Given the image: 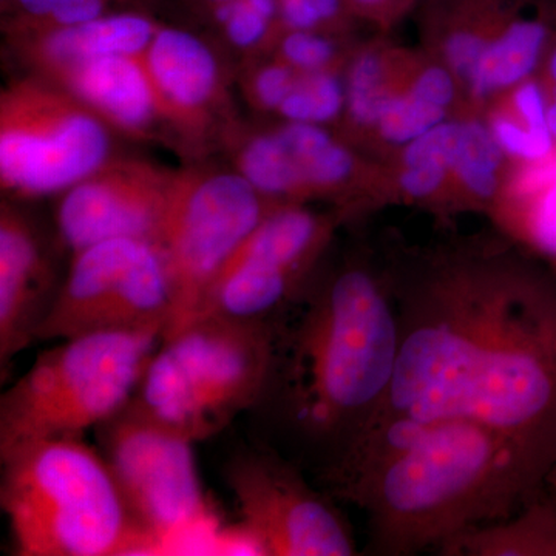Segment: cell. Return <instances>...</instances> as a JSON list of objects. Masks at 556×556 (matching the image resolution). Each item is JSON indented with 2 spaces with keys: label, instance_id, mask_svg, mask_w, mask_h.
<instances>
[{
  "label": "cell",
  "instance_id": "8992f818",
  "mask_svg": "<svg viewBox=\"0 0 556 556\" xmlns=\"http://www.w3.org/2000/svg\"><path fill=\"white\" fill-rule=\"evenodd\" d=\"M163 329L58 340L0 396V460L54 439L94 430L127 404Z\"/></svg>",
  "mask_w": 556,
  "mask_h": 556
},
{
  "label": "cell",
  "instance_id": "603a6c76",
  "mask_svg": "<svg viewBox=\"0 0 556 556\" xmlns=\"http://www.w3.org/2000/svg\"><path fill=\"white\" fill-rule=\"evenodd\" d=\"M345 105V76L340 68L299 72L294 86L277 113L287 123L325 126L343 118Z\"/></svg>",
  "mask_w": 556,
  "mask_h": 556
},
{
  "label": "cell",
  "instance_id": "44dd1931",
  "mask_svg": "<svg viewBox=\"0 0 556 556\" xmlns=\"http://www.w3.org/2000/svg\"><path fill=\"white\" fill-rule=\"evenodd\" d=\"M450 556H556V485L517 514L468 530L439 548Z\"/></svg>",
  "mask_w": 556,
  "mask_h": 556
},
{
  "label": "cell",
  "instance_id": "9a60e30c",
  "mask_svg": "<svg viewBox=\"0 0 556 556\" xmlns=\"http://www.w3.org/2000/svg\"><path fill=\"white\" fill-rule=\"evenodd\" d=\"M54 78L98 116L129 134H146L163 115L142 54L79 62Z\"/></svg>",
  "mask_w": 556,
  "mask_h": 556
},
{
  "label": "cell",
  "instance_id": "484cf974",
  "mask_svg": "<svg viewBox=\"0 0 556 556\" xmlns=\"http://www.w3.org/2000/svg\"><path fill=\"white\" fill-rule=\"evenodd\" d=\"M285 30H309L342 35L356 20L346 0H283L280 3Z\"/></svg>",
  "mask_w": 556,
  "mask_h": 556
},
{
  "label": "cell",
  "instance_id": "3957f363",
  "mask_svg": "<svg viewBox=\"0 0 556 556\" xmlns=\"http://www.w3.org/2000/svg\"><path fill=\"white\" fill-rule=\"evenodd\" d=\"M289 328L278 329L262 404L321 460L338 467L371 426L390 391L399 356V317L388 274L346 262L308 287Z\"/></svg>",
  "mask_w": 556,
  "mask_h": 556
},
{
  "label": "cell",
  "instance_id": "1f68e13d",
  "mask_svg": "<svg viewBox=\"0 0 556 556\" xmlns=\"http://www.w3.org/2000/svg\"><path fill=\"white\" fill-rule=\"evenodd\" d=\"M2 2V11L3 13H9L11 5H13L14 0H0Z\"/></svg>",
  "mask_w": 556,
  "mask_h": 556
},
{
  "label": "cell",
  "instance_id": "5bb4252c",
  "mask_svg": "<svg viewBox=\"0 0 556 556\" xmlns=\"http://www.w3.org/2000/svg\"><path fill=\"white\" fill-rule=\"evenodd\" d=\"M62 281L38 229L17 208L0 211V376L38 342Z\"/></svg>",
  "mask_w": 556,
  "mask_h": 556
},
{
  "label": "cell",
  "instance_id": "7402d4cb",
  "mask_svg": "<svg viewBox=\"0 0 556 556\" xmlns=\"http://www.w3.org/2000/svg\"><path fill=\"white\" fill-rule=\"evenodd\" d=\"M546 109V91L536 75L496 94L475 112L485 121L510 164H515L543 159L556 149Z\"/></svg>",
  "mask_w": 556,
  "mask_h": 556
},
{
  "label": "cell",
  "instance_id": "8fae6325",
  "mask_svg": "<svg viewBox=\"0 0 556 556\" xmlns=\"http://www.w3.org/2000/svg\"><path fill=\"white\" fill-rule=\"evenodd\" d=\"M255 555L350 556L357 548L338 507L268 447L233 453L223 470Z\"/></svg>",
  "mask_w": 556,
  "mask_h": 556
},
{
  "label": "cell",
  "instance_id": "836d02e7",
  "mask_svg": "<svg viewBox=\"0 0 556 556\" xmlns=\"http://www.w3.org/2000/svg\"><path fill=\"white\" fill-rule=\"evenodd\" d=\"M555 7H556V3H555Z\"/></svg>",
  "mask_w": 556,
  "mask_h": 556
},
{
  "label": "cell",
  "instance_id": "52a82bcc",
  "mask_svg": "<svg viewBox=\"0 0 556 556\" xmlns=\"http://www.w3.org/2000/svg\"><path fill=\"white\" fill-rule=\"evenodd\" d=\"M277 204L240 172L177 174L153 241L166 265L174 299L164 336L199 314L219 270Z\"/></svg>",
  "mask_w": 556,
  "mask_h": 556
},
{
  "label": "cell",
  "instance_id": "ba28073f",
  "mask_svg": "<svg viewBox=\"0 0 556 556\" xmlns=\"http://www.w3.org/2000/svg\"><path fill=\"white\" fill-rule=\"evenodd\" d=\"M100 116L75 94L20 80L0 98V179L17 195H47L78 185L108 163Z\"/></svg>",
  "mask_w": 556,
  "mask_h": 556
},
{
  "label": "cell",
  "instance_id": "4316f807",
  "mask_svg": "<svg viewBox=\"0 0 556 556\" xmlns=\"http://www.w3.org/2000/svg\"><path fill=\"white\" fill-rule=\"evenodd\" d=\"M299 72L281 60H274L255 70L251 79L252 100L258 108L277 112L287 100Z\"/></svg>",
  "mask_w": 556,
  "mask_h": 556
},
{
  "label": "cell",
  "instance_id": "d6a6232c",
  "mask_svg": "<svg viewBox=\"0 0 556 556\" xmlns=\"http://www.w3.org/2000/svg\"><path fill=\"white\" fill-rule=\"evenodd\" d=\"M281 2H283V0H278V3H281Z\"/></svg>",
  "mask_w": 556,
  "mask_h": 556
},
{
  "label": "cell",
  "instance_id": "4fadbf2b",
  "mask_svg": "<svg viewBox=\"0 0 556 556\" xmlns=\"http://www.w3.org/2000/svg\"><path fill=\"white\" fill-rule=\"evenodd\" d=\"M177 174L146 163H105L67 189L58 228L75 252L112 239L155 241Z\"/></svg>",
  "mask_w": 556,
  "mask_h": 556
},
{
  "label": "cell",
  "instance_id": "ffe728a7",
  "mask_svg": "<svg viewBox=\"0 0 556 556\" xmlns=\"http://www.w3.org/2000/svg\"><path fill=\"white\" fill-rule=\"evenodd\" d=\"M510 161L482 116L468 109L457 113L450 179L452 214L468 211L489 214L503 189Z\"/></svg>",
  "mask_w": 556,
  "mask_h": 556
},
{
  "label": "cell",
  "instance_id": "83f0119b",
  "mask_svg": "<svg viewBox=\"0 0 556 556\" xmlns=\"http://www.w3.org/2000/svg\"><path fill=\"white\" fill-rule=\"evenodd\" d=\"M356 20L390 31L417 10L419 0H346Z\"/></svg>",
  "mask_w": 556,
  "mask_h": 556
},
{
  "label": "cell",
  "instance_id": "7c38bea8",
  "mask_svg": "<svg viewBox=\"0 0 556 556\" xmlns=\"http://www.w3.org/2000/svg\"><path fill=\"white\" fill-rule=\"evenodd\" d=\"M94 431L131 517L159 551L207 522L192 442L127 407Z\"/></svg>",
  "mask_w": 556,
  "mask_h": 556
},
{
  "label": "cell",
  "instance_id": "30bf717a",
  "mask_svg": "<svg viewBox=\"0 0 556 556\" xmlns=\"http://www.w3.org/2000/svg\"><path fill=\"white\" fill-rule=\"evenodd\" d=\"M342 218L302 203L277 204L230 255L195 317L276 324L308 287Z\"/></svg>",
  "mask_w": 556,
  "mask_h": 556
},
{
  "label": "cell",
  "instance_id": "f546056e",
  "mask_svg": "<svg viewBox=\"0 0 556 556\" xmlns=\"http://www.w3.org/2000/svg\"><path fill=\"white\" fill-rule=\"evenodd\" d=\"M547 98V126L548 131H551L552 138H554L556 144V97L554 94L546 93Z\"/></svg>",
  "mask_w": 556,
  "mask_h": 556
},
{
  "label": "cell",
  "instance_id": "d4e9b609",
  "mask_svg": "<svg viewBox=\"0 0 556 556\" xmlns=\"http://www.w3.org/2000/svg\"><path fill=\"white\" fill-rule=\"evenodd\" d=\"M274 46L277 58L298 72L342 68V49L334 35L309 30H281Z\"/></svg>",
  "mask_w": 556,
  "mask_h": 556
},
{
  "label": "cell",
  "instance_id": "7a4b0ae2",
  "mask_svg": "<svg viewBox=\"0 0 556 556\" xmlns=\"http://www.w3.org/2000/svg\"><path fill=\"white\" fill-rule=\"evenodd\" d=\"M324 481L367 514L372 554L405 556L511 517L556 473L477 420H394L368 430Z\"/></svg>",
  "mask_w": 556,
  "mask_h": 556
},
{
  "label": "cell",
  "instance_id": "9c48e42d",
  "mask_svg": "<svg viewBox=\"0 0 556 556\" xmlns=\"http://www.w3.org/2000/svg\"><path fill=\"white\" fill-rule=\"evenodd\" d=\"M172 313L169 276L155 244L139 239L100 241L73 254L38 342L134 329L166 332Z\"/></svg>",
  "mask_w": 556,
  "mask_h": 556
},
{
  "label": "cell",
  "instance_id": "cb8c5ba5",
  "mask_svg": "<svg viewBox=\"0 0 556 556\" xmlns=\"http://www.w3.org/2000/svg\"><path fill=\"white\" fill-rule=\"evenodd\" d=\"M116 0H14L9 13L16 28L60 27L105 16Z\"/></svg>",
  "mask_w": 556,
  "mask_h": 556
},
{
  "label": "cell",
  "instance_id": "e0dca14e",
  "mask_svg": "<svg viewBox=\"0 0 556 556\" xmlns=\"http://www.w3.org/2000/svg\"><path fill=\"white\" fill-rule=\"evenodd\" d=\"M142 56L163 115L186 124L203 118L219 90L217 60L204 40L178 28L160 27Z\"/></svg>",
  "mask_w": 556,
  "mask_h": 556
},
{
  "label": "cell",
  "instance_id": "6da1fadb",
  "mask_svg": "<svg viewBox=\"0 0 556 556\" xmlns=\"http://www.w3.org/2000/svg\"><path fill=\"white\" fill-rule=\"evenodd\" d=\"M388 280L397 365L368 430L394 420H477L556 473L555 270L515 244L473 241L409 260Z\"/></svg>",
  "mask_w": 556,
  "mask_h": 556
},
{
  "label": "cell",
  "instance_id": "5b68a950",
  "mask_svg": "<svg viewBox=\"0 0 556 556\" xmlns=\"http://www.w3.org/2000/svg\"><path fill=\"white\" fill-rule=\"evenodd\" d=\"M277 324L199 316L164 336L126 405L189 442L258 407L276 358Z\"/></svg>",
  "mask_w": 556,
  "mask_h": 556
},
{
  "label": "cell",
  "instance_id": "4dcf8cb0",
  "mask_svg": "<svg viewBox=\"0 0 556 556\" xmlns=\"http://www.w3.org/2000/svg\"><path fill=\"white\" fill-rule=\"evenodd\" d=\"M201 10H208L211 7L218 5V3L228 2V0H197Z\"/></svg>",
  "mask_w": 556,
  "mask_h": 556
},
{
  "label": "cell",
  "instance_id": "d6986e66",
  "mask_svg": "<svg viewBox=\"0 0 556 556\" xmlns=\"http://www.w3.org/2000/svg\"><path fill=\"white\" fill-rule=\"evenodd\" d=\"M160 30L141 11H118L60 27L21 28L33 40L39 64L51 75L104 56H141Z\"/></svg>",
  "mask_w": 556,
  "mask_h": 556
},
{
  "label": "cell",
  "instance_id": "ac0fdd59",
  "mask_svg": "<svg viewBox=\"0 0 556 556\" xmlns=\"http://www.w3.org/2000/svg\"><path fill=\"white\" fill-rule=\"evenodd\" d=\"M456 116L378 161L376 201L413 204L452 215L450 179L456 139Z\"/></svg>",
  "mask_w": 556,
  "mask_h": 556
},
{
  "label": "cell",
  "instance_id": "f1b7e54d",
  "mask_svg": "<svg viewBox=\"0 0 556 556\" xmlns=\"http://www.w3.org/2000/svg\"><path fill=\"white\" fill-rule=\"evenodd\" d=\"M538 78L543 84L544 91L556 97V35L554 40H552L546 58H544L540 73H538Z\"/></svg>",
  "mask_w": 556,
  "mask_h": 556
},
{
  "label": "cell",
  "instance_id": "277c9868",
  "mask_svg": "<svg viewBox=\"0 0 556 556\" xmlns=\"http://www.w3.org/2000/svg\"><path fill=\"white\" fill-rule=\"evenodd\" d=\"M0 506L20 556L159 554L100 450L54 439L0 460Z\"/></svg>",
  "mask_w": 556,
  "mask_h": 556
},
{
  "label": "cell",
  "instance_id": "2e32d148",
  "mask_svg": "<svg viewBox=\"0 0 556 556\" xmlns=\"http://www.w3.org/2000/svg\"><path fill=\"white\" fill-rule=\"evenodd\" d=\"M486 215L511 244L556 273V149L543 159L510 164Z\"/></svg>",
  "mask_w": 556,
  "mask_h": 556
}]
</instances>
